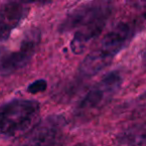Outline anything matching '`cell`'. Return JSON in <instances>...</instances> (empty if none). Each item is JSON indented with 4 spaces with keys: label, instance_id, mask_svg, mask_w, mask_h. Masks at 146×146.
Listing matches in <instances>:
<instances>
[{
    "label": "cell",
    "instance_id": "1",
    "mask_svg": "<svg viewBox=\"0 0 146 146\" xmlns=\"http://www.w3.org/2000/svg\"><path fill=\"white\" fill-rule=\"evenodd\" d=\"M137 29L130 22H119L101 39L83 59L80 65V72L83 76L92 77L102 71L112 62L114 57L122 51L134 38Z\"/></svg>",
    "mask_w": 146,
    "mask_h": 146
},
{
    "label": "cell",
    "instance_id": "2",
    "mask_svg": "<svg viewBox=\"0 0 146 146\" xmlns=\"http://www.w3.org/2000/svg\"><path fill=\"white\" fill-rule=\"evenodd\" d=\"M40 104L32 99H13L0 107V137L13 139L28 133L39 122Z\"/></svg>",
    "mask_w": 146,
    "mask_h": 146
},
{
    "label": "cell",
    "instance_id": "3",
    "mask_svg": "<svg viewBox=\"0 0 146 146\" xmlns=\"http://www.w3.org/2000/svg\"><path fill=\"white\" fill-rule=\"evenodd\" d=\"M122 76L117 71H111L84 95L76 107V115L80 119H88L106 106L122 85Z\"/></svg>",
    "mask_w": 146,
    "mask_h": 146
},
{
    "label": "cell",
    "instance_id": "4",
    "mask_svg": "<svg viewBox=\"0 0 146 146\" xmlns=\"http://www.w3.org/2000/svg\"><path fill=\"white\" fill-rule=\"evenodd\" d=\"M40 41V32L31 30L27 33L19 44V48L5 55L0 60V75L7 76L25 67L32 57Z\"/></svg>",
    "mask_w": 146,
    "mask_h": 146
},
{
    "label": "cell",
    "instance_id": "5",
    "mask_svg": "<svg viewBox=\"0 0 146 146\" xmlns=\"http://www.w3.org/2000/svg\"><path fill=\"white\" fill-rule=\"evenodd\" d=\"M65 127L61 115H51L39 122L27 133L20 146H51L58 140Z\"/></svg>",
    "mask_w": 146,
    "mask_h": 146
},
{
    "label": "cell",
    "instance_id": "6",
    "mask_svg": "<svg viewBox=\"0 0 146 146\" xmlns=\"http://www.w3.org/2000/svg\"><path fill=\"white\" fill-rule=\"evenodd\" d=\"M111 11L102 13L99 16L84 23L75 30L73 38L70 42V48L74 54H81L85 49L93 42L104 30L105 25L109 19Z\"/></svg>",
    "mask_w": 146,
    "mask_h": 146
},
{
    "label": "cell",
    "instance_id": "7",
    "mask_svg": "<svg viewBox=\"0 0 146 146\" xmlns=\"http://www.w3.org/2000/svg\"><path fill=\"white\" fill-rule=\"evenodd\" d=\"M29 11L26 3L9 1L0 4V50L4 42L25 19Z\"/></svg>",
    "mask_w": 146,
    "mask_h": 146
},
{
    "label": "cell",
    "instance_id": "8",
    "mask_svg": "<svg viewBox=\"0 0 146 146\" xmlns=\"http://www.w3.org/2000/svg\"><path fill=\"white\" fill-rule=\"evenodd\" d=\"M112 9V5L109 2H91L81 5L80 7H76L62 21L60 31L71 32L72 30H76L84 23Z\"/></svg>",
    "mask_w": 146,
    "mask_h": 146
},
{
    "label": "cell",
    "instance_id": "9",
    "mask_svg": "<svg viewBox=\"0 0 146 146\" xmlns=\"http://www.w3.org/2000/svg\"><path fill=\"white\" fill-rule=\"evenodd\" d=\"M122 143L132 145V144H139L144 141V128H130L122 134Z\"/></svg>",
    "mask_w": 146,
    "mask_h": 146
},
{
    "label": "cell",
    "instance_id": "10",
    "mask_svg": "<svg viewBox=\"0 0 146 146\" xmlns=\"http://www.w3.org/2000/svg\"><path fill=\"white\" fill-rule=\"evenodd\" d=\"M45 88H46V82L45 80H36L35 82L31 83L30 85L27 88V91L31 94H36L38 92L44 91Z\"/></svg>",
    "mask_w": 146,
    "mask_h": 146
},
{
    "label": "cell",
    "instance_id": "11",
    "mask_svg": "<svg viewBox=\"0 0 146 146\" xmlns=\"http://www.w3.org/2000/svg\"><path fill=\"white\" fill-rule=\"evenodd\" d=\"M73 146H92V145H89V144H85V143H78L76 145H73Z\"/></svg>",
    "mask_w": 146,
    "mask_h": 146
}]
</instances>
